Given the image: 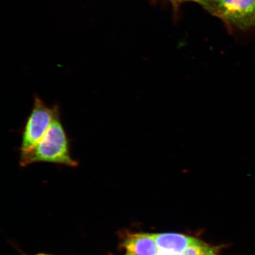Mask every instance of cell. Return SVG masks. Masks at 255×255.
Masks as SVG:
<instances>
[{
    "mask_svg": "<svg viewBox=\"0 0 255 255\" xmlns=\"http://www.w3.org/2000/svg\"><path fill=\"white\" fill-rule=\"evenodd\" d=\"M123 247L126 255H157L159 248L154 234L135 233L127 235Z\"/></svg>",
    "mask_w": 255,
    "mask_h": 255,
    "instance_id": "4",
    "label": "cell"
},
{
    "mask_svg": "<svg viewBox=\"0 0 255 255\" xmlns=\"http://www.w3.org/2000/svg\"><path fill=\"white\" fill-rule=\"evenodd\" d=\"M170 1H191L197 3V4L202 5L203 7L205 8L211 12L213 14H215L214 9L213 8L211 1L210 0H170Z\"/></svg>",
    "mask_w": 255,
    "mask_h": 255,
    "instance_id": "7",
    "label": "cell"
},
{
    "mask_svg": "<svg viewBox=\"0 0 255 255\" xmlns=\"http://www.w3.org/2000/svg\"><path fill=\"white\" fill-rule=\"evenodd\" d=\"M219 247L210 246L201 241L188 247L183 255H219Z\"/></svg>",
    "mask_w": 255,
    "mask_h": 255,
    "instance_id": "6",
    "label": "cell"
},
{
    "mask_svg": "<svg viewBox=\"0 0 255 255\" xmlns=\"http://www.w3.org/2000/svg\"><path fill=\"white\" fill-rule=\"evenodd\" d=\"M46 255V254H37V255Z\"/></svg>",
    "mask_w": 255,
    "mask_h": 255,
    "instance_id": "9",
    "label": "cell"
},
{
    "mask_svg": "<svg viewBox=\"0 0 255 255\" xmlns=\"http://www.w3.org/2000/svg\"><path fill=\"white\" fill-rule=\"evenodd\" d=\"M157 255H183V254L173 253V252L159 250Z\"/></svg>",
    "mask_w": 255,
    "mask_h": 255,
    "instance_id": "8",
    "label": "cell"
},
{
    "mask_svg": "<svg viewBox=\"0 0 255 255\" xmlns=\"http://www.w3.org/2000/svg\"><path fill=\"white\" fill-rule=\"evenodd\" d=\"M36 162H49L71 167L78 165V162L72 157L69 139L60 114L40 142L31 150L20 152V166L24 167Z\"/></svg>",
    "mask_w": 255,
    "mask_h": 255,
    "instance_id": "1",
    "label": "cell"
},
{
    "mask_svg": "<svg viewBox=\"0 0 255 255\" xmlns=\"http://www.w3.org/2000/svg\"><path fill=\"white\" fill-rule=\"evenodd\" d=\"M215 14L234 26L247 29L255 25V0H210Z\"/></svg>",
    "mask_w": 255,
    "mask_h": 255,
    "instance_id": "3",
    "label": "cell"
},
{
    "mask_svg": "<svg viewBox=\"0 0 255 255\" xmlns=\"http://www.w3.org/2000/svg\"><path fill=\"white\" fill-rule=\"evenodd\" d=\"M154 237L159 250L179 254H183L188 247L201 241L189 236L174 233L154 234Z\"/></svg>",
    "mask_w": 255,
    "mask_h": 255,
    "instance_id": "5",
    "label": "cell"
},
{
    "mask_svg": "<svg viewBox=\"0 0 255 255\" xmlns=\"http://www.w3.org/2000/svg\"><path fill=\"white\" fill-rule=\"evenodd\" d=\"M59 114L56 105L53 108L48 107L38 96L34 95L33 107L22 133L20 152L31 150L40 142Z\"/></svg>",
    "mask_w": 255,
    "mask_h": 255,
    "instance_id": "2",
    "label": "cell"
}]
</instances>
